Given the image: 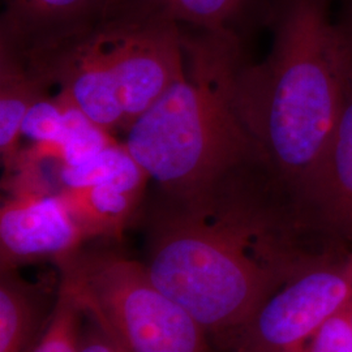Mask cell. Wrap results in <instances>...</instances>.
I'll return each mask as SVG.
<instances>
[{
	"label": "cell",
	"mask_w": 352,
	"mask_h": 352,
	"mask_svg": "<svg viewBox=\"0 0 352 352\" xmlns=\"http://www.w3.org/2000/svg\"><path fill=\"white\" fill-rule=\"evenodd\" d=\"M182 74L126 129V146L175 206L213 209L245 175L264 177L238 102L241 41L180 26Z\"/></svg>",
	"instance_id": "cell-1"
},
{
	"label": "cell",
	"mask_w": 352,
	"mask_h": 352,
	"mask_svg": "<svg viewBox=\"0 0 352 352\" xmlns=\"http://www.w3.org/2000/svg\"><path fill=\"white\" fill-rule=\"evenodd\" d=\"M264 63L243 67L240 113L265 180L289 209L315 170L346 101L350 71L331 20V0H280Z\"/></svg>",
	"instance_id": "cell-2"
},
{
	"label": "cell",
	"mask_w": 352,
	"mask_h": 352,
	"mask_svg": "<svg viewBox=\"0 0 352 352\" xmlns=\"http://www.w3.org/2000/svg\"><path fill=\"white\" fill-rule=\"evenodd\" d=\"M266 214L245 204L174 206L153 232L145 266L154 283L206 333H239L295 270Z\"/></svg>",
	"instance_id": "cell-3"
},
{
	"label": "cell",
	"mask_w": 352,
	"mask_h": 352,
	"mask_svg": "<svg viewBox=\"0 0 352 352\" xmlns=\"http://www.w3.org/2000/svg\"><path fill=\"white\" fill-rule=\"evenodd\" d=\"M29 55L46 84L56 82L59 93L109 132L126 131L184 67L180 26L135 0H123L100 24Z\"/></svg>",
	"instance_id": "cell-4"
},
{
	"label": "cell",
	"mask_w": 352,
	"mask_h": 352,
	"mask_svg": "<svg viewBox=\"0 0 352 352\" xmlns=\"http://www.w3.org/2000/svg\"><path fill=\"white\" fill-rule=\"evenodd\" d=\"M85 314L124 352H210L208 333L160 289L145 263L81 248L58 263Z\"/></svg>",
	"instance_id": "cell-5"
},
{
	"label": "cell",
	"mask_w": 352,
	"mask_h": 352,
	"mask_svg": "<svg viewBox=\"0 0 352 352\" xmlns=\"http://www.w3.org/2000/svg\"><path fill=\"white\" fill-rule=\"evenodd\" d=\"M346 257L304 263L240 329L239 352H302L316 331L351 299Z\"/></svg>",
	"instance_id": "cell-6"
},
{
	"label": "cell",
	"mask_w": 352,
	"mask_h": 352,
	"mask_svg": "<svg viewBox=\"0 0 352 352\" xmlns=\"http://www.w3.org/2000/svg\"><path fill=\"white\" fill-rule=\"evenodd\" d=\"M87 241L59 192L8 190L0 208L1 269L54 260L56 264Z\"/></svg>",
	"instance_id": "cell-7"
},
{
	"label": "cell",
	"mask_w": 352,
	"mask_h": 352,
	"mask_svg": "<svg viewBox=\"0 0 352 352\" xmlns=\"http://www.w3.org/2000/svg\"><path fill=\"white\" fill-rule=\"evenodd\" d=\"M291 218L295 225L352 239V76L333 133L291 206Z\"/></svg>",
	"instance_id": "cell-8"
},
{
	"label": "cell",
	"mask_w": 352,
	"mask_h": 352,
	"mask_svg": "<svg viewBox=\"0 0 352 352\" xmlns=\"http://www.w3.org/2000/svg\"><path fill=\"white\" fill-rule=\"evenodd\" d=\"M113 11L110 0H4L1 39L36 47L85 32Z\"/></svg>",
	"instance_id": "cell-9"
},
{
	"label": "cell",
	"mask_w": 352,
	"mask_h": 352,
	"mask_svg": "<svg viewBox=\"0 0 352 352\" xmlns=\"http://www.w3.org/2000/svg\"><path fill=\"white\" fill-rule=\"evenodd\" d=\"M149 180L146 176L110 180L62 189L59 193L85 239H120L141 204Z\"/></svg>",
	"instance_id": "cell-10"
},
{
	"label": "cell",
	"mask_w": 352,
	"mask_h": 352,
	"mask_svg": "<svg viewBox=\"0 0 352 352\" xmlns=\"http://www.w3.org/2000/svg\"><path fill=\"white\" fill-rule=\"evenodd\" d=\"M0 49V160L10 173L20 154L21 129L32 106L43 96L45 80L29 62L20 59L21 50L1 39Z\"/></svg>",
	"instance_id": "cell-11"
},
{
	"label": "cell",
	"mask_w": 352,
	"mask_h": 352,
	"mask_svg": "<svg viewBox=\"0 0 352 352\" xmlns=\"http://www.w3.org/2000/svg\"><path fill=\"white\" fill-rule=\"evenodd\" d=\"M179 26L243 36L270 26L280 0H136Z\"/></svg>",
	"instance_id": "cell-12"
},
{
	"label": "cell",
	"mask_w": 352,
	"mask_h": 352,
	"mask_svg": "<svg viewBox=\"0 0 352 352\" xmlns=\"http://www.w3.org/2000/svg\"><path fill=\"white\" fill-rule=\"evenodd\" d=\"M43 296L16 269H1L0 352H30L45 327ZM49 322V321H47Z\"/></svg>",
	"instance_id": "cell-13"
},
{
	"label": "cell",
	"mask_w": 352,
	"mask_h": 352,
	"mask_svg": "<svg viewBox=\"0 0 352 352\" xmlns=\"http://www.w3.org/2000/svg\"><path fill=\"white\" fill-rule=\"evenodd\" d=\"M85 321L82 304L68 280L60 277L47 327L30 352H80Z\"/></svg>",
	"instance_id": "cell-14"
},
{
	"label": "cell",
	"mask_w": 352,
	"mask_h": 352,
	"mask_svg": "<svg viewBox=\"0 0 352 352\" xmlns=\"http://www.w3.org/2000/svg\"><path fill=\"white\" fill-rule=\"evenodd\" d=\"M302 352H352V322L347 307L316 331Z\"/></svg>",
	"instance_id": "cell-15"
},
{
	"label": "cell",
	"mask_w": 352,
	"mask_h": 352,
	"mask_svg": "<svg viewBox=\"0 0 352 352\" xmlns=\"http://www.w3.org/2000/svg\"><path fill=\"white\" fill-rule=\"evenodd\" d=\"M331 20L352 76V0H331Z\"/></svg>",
	"instance_id": "cell-16"
},
{
	"label": "cell",
	"mask_w": 352,
	"mask_h": 352,
	"mask_svg": "<svg viewBox=\"0 0 352 352\" xmlns=\"http://www.w3.org/2000/svg\"><path fill=\"white\" fill-rule=\"evenodd\" d=\"M88 320L84 327L80 352H124L89 316Z\"/></svg>",
	"instance_id": "cell-17"
},
{
	"label": "cell",
	"mask_w": 352,
	"mask_h": 352,
	"mask_svg": "<svg viewBox=\"0 0 352 352\" xmlns=\"http://www.w3.org/2000/svg\"><path fill=\"white\" fill-rule=\"evenodd\" d=\"M346 263H347V267H349V273H350V278H351L352 283V251L346 256ZM347 311H349V315H350V318H351L352 322V294L350 302H349V305H347Z\"/></svg>",
	"instance_id": "cell-18"
},
{
	"label": "cell",
	"mask_w": 352,
	"mask_h": 352,
	"mask_svg": "<svg viewBox=\"0 0 352 352\" xmlns=\"http://www.w3.org/2000/svg\"><path fill=\"white\" fill-rule=\"evenodd\" d=\"M110 1H111V6H113V8L115 10L123 0H110Z\"/></svg>",
	"instance_id": "cell-19"
}]
</instances>
